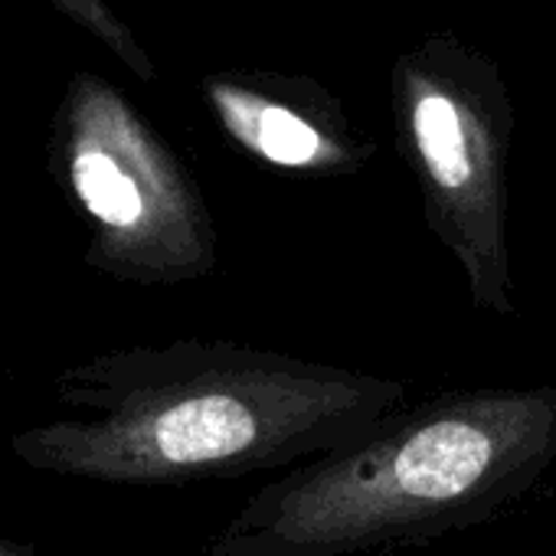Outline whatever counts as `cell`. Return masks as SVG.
Instances as JSON below:
<instances>
[{
	"instance_id": "3957f363",
	"label": "cell",
	"mask_w": 556,
	"mask_h": 556,
	"mask_svg": "<svg viewBox=\"0 0 556 556\" xmlns=\"http://www.w3.org/2000/svg\"><path fill=\"white\" fill-rule=\"evenodd\" d=\"M76 190L86 200V206L112 229H135L144 219H151L148 197L141 184L109 154L86 151L76 157Z\"/></svg>"
},
{
	"instance_id": "6da1fadb",
	"label": "cell",
	"mask_w": 556,
	"mask_h": 556,
	"mask_svg": "<svg viewBox=\"0 0 556 556\" xmlns=\"http://www.w3.org/2000/svg\"><path fill=\"white\" fill-rule=\"evenodd\" d=\"M556 471V383L400 406L357 442L268 478L213 556H364L478 527Z\"/></svg>"
},
{
	"instance_id": "7a4b0ae2",
	"label": "cell",
	"mask_w": 556,
	"mask_h": 556,
	"mask_svg": "<svg viewBox=\"0 0 556 556\" xmlns=\"http://www.w3.org/2000/svg\"><path fill=\"white\" fill-rule=\"evenodd\" d=\"M219 105L229 131L275 167L312 170L338 157V148L308 118L286 105H268L236 92H223Z\"/></svg>"
}]
</instances>
